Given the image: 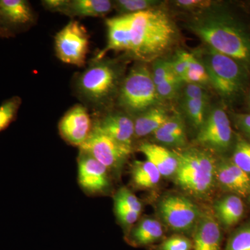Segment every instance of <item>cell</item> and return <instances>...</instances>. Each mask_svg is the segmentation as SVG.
<instances>
[{
	"label": "cell",
	"mask_w": 250,
	"mask_h": 250,
	"mask_svg": "<svg viewBox=\"0 0 250 250\" xmlns=\"http://www.w3.org/2000/svg\"><path fill=\"white\" fill-rule=\"evenodd\" d=\"M210 9L193 18L189 22V29L207 47L235 59L250 71V33L232 15Z\"/></svg>",
	"instance_id": "1"
},
{
	"label": "cell",
	"mask_w": 250,
	"mask_h": 250,
	"mask_svg": "<svg viewBox=\"0 0 250 250\" xmlns=\"http://www.w3.org/2000/svg\"><path fill=\"white\" fill-rule=\"evenodd\" d=\"M129 27L128 54L142 62H151L167 52L173 43L176 29L169 16L159 9L123 15Z\"/></svg>",
	"instance_id": "2"
},
{
	"label": "cell",
	"mask_w": 250,
	"mask_h": 250,
	"mask_svg": "<svg viewBox=\"0 0 250 250\" xmlns=\"http://www.w3.org/2000/svg\"><path fill=\"white\" fill-rule=\"evenodd\" d=\"M179 166L174 182L182 190L198 197L208 195L216 184L217 162L210 153L197 148L177 152Z\"/></svg>",
	"instance_id": "3"
},
{
	"label": "cell",
	"mask_w": 250,
	"mask_h": 250,
	"mask_svg": "<svg viewBox=\"0 0 250 250\" xmlns=\"http://www.w3.org/2000/svg\"><path fill=\"white\" fill-rule=\"evenodd\" d=\"M210 83L217 93L228 103H233L246 90L250 71L241 62L207 47L201 52Z\"/></svg>",
	"instance_id": "4"
},
{
	"label": "cell",
	"mask_w": 250,
	"mask_h": 250,
	"mask_svg": "<svg viewBox=\"0 0 250 250\" xmlns=\"http://www.w3.org/2000/svg\"><path fill=\"white\" fill-rule=\"evenodd\" d=\"M118 72L111 62L93 60L77 78L76 88L81 98L93 106L103 104L116 90Z\"/></svg>",
	"instance_id": "5"
},
{
	"label": "cell",
	"mask_w": 250,
	"mask_h": 250,
	"mask_svg": "<svg viewBox=\"0 0 250 250\" xmlns=\"http://www.w3.org/2000/svg\"><path fill=\"white\" fill-rule=\"evenodd\" d=\"M119 101L126 111L138 114L157 106L156 85L146 65H136L130 70L120 88Z\"/></svg>",
	"instance_id": "6"
},
{
	"label": "cell",
	"mask_w": 250,
	"mask_h": 250,
	"mask_svg": "<svg viewBox=\"0 0 250 250\" xmlns=\"http://www.w3.org/2000/svg\"><path fill=\"white\" fill-rule=\"evenodd\" d=\"M89 48V36L79 21L72 20L56 34L54 49L59 60L82 67L85 65Z\"/></svg>",
	"instance_id": "7"
},
{
	"label": "cell",
	"mask_w": 250,
	"mask_h": 250,
	"mask_svg": "<svg viewBox=\"0 0 250 250\" xmlns=\"http://www.w3.org/2000/svg\"><path fill=\"white\" fill-rule=\"evenodd\" d=\"M235 141L231 122L225 110L218 106L208 111L198 130L197 143L208 150L224 154L233 147Z\"/></svg>",
	"instance_id": "8"
},
{
	"label": "cell",
	"mask_w": 250,
	"mask_h": 250,
	"mask_svg": "<svg viewBox=\"0 0 250 250\" xmlns=\"http://www.w3.org/2000/svg\"><path fill=\"white\" fill-rule=\"evenodd\" d=\"M158 210L164 223L172 231L181 233L193 231L201 215L192 200L177 194L164 197L159 203Z\"/></svg>",
	"instance_id": "9"
},
{
	"label": "cell",
	"mask_w": 250,
	"mask_h": 250,
	"mask_svg": "<svg viewBox=\"0 0 250 250\" xmlns=\"http://www.w3.org/2000/svg\"><path fill=\"white\" fill-rule=\"evenodd\" d=\"M80 148L93 156L108 171L119 170L132 152V148L117 142L94 125L89 137Z\"/></svg>",
	"instance_id": "10"
},
{
	"label": "cell",
	"mask_w": 250,
	"mask_h": 250,
	"mask_svg": "<svg viewBox=\"0 0 250 250\" xmlns=\"http://www.w3.org/2000/svg\"><path fill=\"white\" fill-rule=\"evenodd\" d=\"M35 21V13L27 0H0V24L11 37L27 31Z\"/></svg>",
	"instance_id": "11"
},
{
	"label": "cell",
	"mask_w": 250,
	"mask_h": 250,
	"mask_svg": "<svg viewBox=\"0 0 250 250\" xmlns=\"http://www.w3.org/2000/svg\"><path fill=\"white\" fill-rule=\"evenodd\" d=\"M93 126L88 110L83 105L77 104L62 117L59 131L65 141L80 147L89 137Z\"/></svg>",
	"instance_id": "12"
},
{
	"label": "cell",
	"mask_w": 250,
	"mask_h": 250,
	"mask_svg": "<svg viewBox=\"0 0 250 250\" xmlns=\"http://www.w3.org/2000/svg\"><path fill=\"white\" fill-rule=\"evenodd\" d=\"M78 181L84 191L100 193L109 187L108 170L89 154L81 150L78 158Z\"/></svg>",
	"instance_id": "13"
},
{
	"label": "cell",
	"mask_w": 250,
	"mask_h": 250,
	"mask_svg": "<svg viewBox=\"0 0 250 250\" xmlns=\"http://www.w3.org/2000/svg\"><path fill=\"white\" fill-rule=\"evenodd\" d=\"M216 183L223 190L237 196L250 195V177L231 159H223L217 162Z\"/></svg>",
	"instance_id": "14"
},
{
	"label": "cell",
	"mask_w": 250,
	"mask_h": 250,
	"mask_svg": "<svg viewBox=\"0 0 250 250\" xmlns=\"http://www.w3.org/2000/svg\"><path fill=\"white\" fill-rule=\"evenodd\" d=\"M221 229L215 215L201 213L193 231V250H222Z\"/></svg>",
	"instance_id": "15"
},
{
	"label": "cell",
	"mask_w": 250,
	"mask_h": 250,
	"mask_svg": "<svg viewBox=\"0 0 250 250\" xmlns=\"http://www.w3.org/2000/svg\"><path fill=\"white\" fill-rule=\"evenodd\" d=\"M94 126L117 142L132 148L134 138V121L127 115L113 113L104 117Z\"/></svg>",
	"instance_id": "16"
},
{
	"label": "cell",
	"mask_w": 250,
	"mask_h": 250,
	"mask_svg": "<svg viewBox=\"0 0 250 250\" xmlns=\"http://www.w3.org/2000/svg\"><path fill=\"white\" fill-rule=\"evenodd\" d=\"M139 150L146 156L147 161L155 166L161 177H174L179 166V158L176 152L159 145L147 143H143Z\"/></svg>",
	"instance_id": "17"
},
{
	"label": "cell",
	"mask_w": 250,
	"mask_h": 250,
	"mask_svg": "<svg viewBox=\"0 0 250 250\" xmlns=\"http://www.w3.org/2000/svg\"><path fill=\"white\" fill-rule=\"evenodd\" d=\"M108 31L107 45L97 54L94 60H100L104 57L108 51L129 50L130 38L129 27L124 16L109 18L106 21Z\"/></svg>",
	"instance_id": "18"
},
{
	"label": "cell",
	"mask_w": 250,
	"mask_h": 250,
	"mask_svg": "<svg viewBox=\"0 0 250 250\" xmlns=\"http://www.w3.org/2000/svg\"><path fill=\"white\" fill-rule=\"evenodd\" d=\"M244 205L241 197L229 195L218 200L214 205V215L225 229L235 226L243 218Z\"/></svg>",
	"instance_id": "19"
},
{
	"label": "cell",
	"mask_w": 250,
	"mask_h": 250,
	"mask_svg": "<svg viewBox=\"0 0 250 250\" xmlns=\"http://www.w3.org/2000/svg\"><path fill=\"white\" fill-rule=\"evenodd\" d=\"M164 236L160 222L152 218H143L129 233L128 243L134 247H146L159 241Z\"/></svg>",
	"instance_id": "20"
},
{
	"label": "cell",
	"mask_w": 250,
	"mask_h": 250,
	"mask_svg": "<svg viewBox=\"0 0 250 250\" xmlns=\"http://www.w3.org/2000/svg\"><path fill=\"white\" fill-rule=\"evenodd\" d=\"M113 8L109 0H69L62 14L70 17H104Z\"/></svg>",
	"instance_id": "21"
},
{
	"label": "cell",
	"mask_w": 250,
	"mask_h": 250,
	"mask_svg": "<svg viewBox=\"0 0 250 250\" xmlns=\"http://www.w3.org/2000/svg\"><path fill=\"white\" fill-rule=\"evenodd\" d=\"M167 111L155 106L138 115L134 121V137H146L153 134L169 118Z\"/></svg>",
	"instance_id": "22"
},
{
	"label": "cell",
	"mask_w": 250,
	"mask_h": 250,
	"mask_svg": "<svg viewBox=\"0 0 250 250\" xmlns=\"http://www.w3.org/2000/svg\"><path fill=\"white\" fill-rule=\"evenodd\" d=\"M159 171L149 161H136L131 167L133 183L141 188H152L160 182Z\"/></svg>",
	"instance_id": "23"
},
{
	"label": "cell",
	"mask_w": 250,
	"mask_h": 250,
	"mask_svg": "<svg viewBox=\"0 0 250 250\" xmlns=\"http://www.w3.org/2000/svg\"><path fill=\"white\" fill-rule=\"evenodd\" d=\"M208 100L183 99L182 105L184 113L187 115L192 126L200 129L205 123L208 112H207Z\"/></svg>",
	"instance_id": "24"
},
{
	"label": "cell",
	"mask_w": 250,
	"mask_h": 250,
	"mask_svg": "<svg viewBox=\"0 0 250 250\" xmlns=\"http://www.w3.org/2000/svg\"><path fill=\"white\" fill-rule=\"evenodd\" d=\"M231 160L250 177V142L241 136L236 138Z\"/></svg>",
	"instance_id": "25"
},
{
	"label": "cell",
	"mask_w": 250,
	"mask_h": 250,
	"mask_svg": "<svg viewBox=\"0 0 250 250\" xmlns=\"http://www.w3.org/2000/svg\"><path fill=\"white\" fill-rule=\"evenodd\" d=\"M22 104V99L12 97L5 100L0 105V132L7 129L17 118L18 111Z\"/></svg>",
	"instance_id": "26"
},
{
	"label": "cell",
	"mask_w": 250,
	"mask_h": 250,
	"mask_svg": "<svg viewBox=\"0 0 250 250\" xmlns=\"http://www.w3.org/2000/svg\"><path fill=\"white\" fill-rule=\"evenodd\" d=\"M182 80L184 83L201 85L210 83L205 65L200 59L195 57V54H193L187 73L182 77Z\"/></svg>",
	"instance_id": "27"
},
{
	"label": "cell",
	"mask_w": 250,
	"mask_h": 250,
	"mask_svg": "<svg viewBox=\"0 0 250 250\" xmlns=\"http://www.w3.org/2000/svg\"><path fill=\"white\" fill-rule=\"evenodd\" d=\"M159 4L160 1L154 0H118L114 1L113 6L122 15H126L155 9Z\"/></svg>",
	"instance_id": "28"
},
{
	"label": "cell",
	"mask_w": 250,
	"mask_h": 250,
	"mask_svg": "<svg viewBox=\"0 0 250 250\" xmlns=\"http://www.w3.org/2000/svg\"><path fill=\"white\" fill-rule=\"evenodd\" d=\"M224 250H250V223L237 229L230 235Z\"/></svg>",
	"instance_id": "29"
},
{
	"label": "cell",
	"mask_w": 250,
	"mask_h": 250,
	"mask_svg": "<svg viewBox=\"0 0 250 250\" xmlns=\"http://www.w3.org/2000/svg\"><path fill=\"white\" fill-rule=\"evenodd\" d=\"M184 82L177 77H172L156 85V93L159 101L170 100L177 95Z\"/></svg>",
	"instance_id": "30"
},
{
	"label": "cell",
	"mask_w": 250,
	"mask_h": 250,
	"mask_svg": "<svg viewBox=\"0 0 250 250\" xmlns=\"http://www.w3.org/2000/svg\"><path fill=\"white\" fill-rule=\"evenodd\" d=\"M155 132L164 135L187 137L183 120L177 114L173 116H169L167 121L161 125V127Z\"/></svg>",
	"instance_id": "31"
},
{
	"label": "cell",
	"mask_w": 250,
	"mask_h": 250,
	"mask_svg": "<svg viewBox=\"0 0 250 250\" xmlns=\"http://www.w3.org/2000/svg\"><path fill=\"white\" fill-rule=\"evenodd\" d=\"M152 76L154 84H160L162 82L177 77L172 70L171 61L157 60L153 65Z\"/></svg>",
	"instance_id": "32"
},
{
	"label": "cell",
	"mask_w": 250,
	"mask_h": 250,
	"mask_svg": "<svg viewBox=\"0 0 250 250\" xmlns=\"http://www.w3.org/2000/svg\"><path fill=\"white\" fill-rule=\"evenodd\" d=\"M114 202L138 213H141L142 211V204L138 197L126 188H121L116 192L114 197Z\"/></svg>",
	"instance_id": "33"
},
{
	"label": "cell",
	"mask_w": 250,
	"mask_h": 250,
	"mask_svg": "<svg viewBox=\"0 0 250 250\" xmlns=\"http://www.w3.org/2000/svg\"><path fill=\"white\" fill-rule=\"evenodd\" d=\"M192 57L193 54L187 51L181 50L177 52L173 60L171 61L174 75L180 80L187 73Z\"/></svg>",
	"instance_id": "34"
},
{
	"label": "cell",
	"mask_w": 250,
	"mask_h": 250,
	"mask_svg": "<svg viewBox=\"0 0 250 250\" xmlns=\"http://www.w3.org/2000/svg\"><path fill=\"white\" fill-rule=\"evenodd\" d=\"M192 242L182 236H174L167 238L156 246L154 250H191Z\"/></svg>",
	"instance_id": "35"
},
{
	"label": "cell",
	"mask_w": 250,
	"mask_h": 250,
	"mask_svg": "<svg viewBox=\"0 0 250 250\" xmlns=\"http://www.w3.org/2000/svg\"><path fill=\"white\" fill-rule=\"evenodd\" d=\"M114 206L117 218L123 226H131L139 220L141 213L129 209L124 206L116 203V202H114Z\"/></svg>",
	"instance_id": "36"
},
{
	"label": "cell",
	"mask_w": 250,
	"mask_h": 250,
	"mask_svg": "<svg viewBox=\"0 0 250 250\" xmlns=\"http://www.w3.org/2000/svg\"><path fill=\"white\" fill-rule=\"evenodd\" d=\"M183 99L208 100V95L201 85L187 83L184 88Z\"/></svg>",
	"instance_id": "37"
},
{
	"label": "cell",
	"mask_w": 250,
	"mask_h": 250,
	"mask_svg": "<svg viewBox=\"0 0 250 250\" xmlns=\"http://www.w3.org/2000/svg\"><path fill=\"white\" fill-rule=\"evenodd\" d=\"M179 7L188 10L202 9L204 11L210 9L213 4L211 1L207 0H177L174 1Z\"/></svg>",
	"instance_id": "38"
},
{
	"label": "cell",
	"mask_w": 250,
	"mask_h": 250,
	"mask_svg": "<svg viewBox=\"0 0 250 250\" xmlns=\"http://www.w3.org/2000/svg\"><path fill=\"white\" fill-rule=\"evenodd\" d=\"M232 119L236 127L250 141V114L232 113Z\"/></svg>",
	"instance_id": "39"
},
{
	"label": "cell",
	"mask_w": 250,
	"mask_h": 250,
	"mask_svg": "<svg viewBox=\"0 0 250 250\" xmlns=\"http://www.w3.org/2000/svg\"><path fill=\"white\" fill-rule=\"evenodd\" d=\"M68 1L69 0H44L42 1V4L46 9L62 14Z\"/></svg>",
	"instance_id": "40"
},
{
	"label": "cell",
	"mask_w": 250,
	"mask_h": 250,
	"mask_svg": "<svg viewBox=\"0 0 250 250\" xmlns=\"http://www.w3.org/2000/svg\"><path fill=\"white\" fill-rule=\"evenodd\" d=\"M0 38L2 39H7V38H11V35L5 30L4 28L0 24Z\"/></svg>",
	"instance_id": "41"
},
{
	"label": "cell",
	"mask_w": 250,
	"mask_h": 250,
	"mask_svg": "<svg viewBox=\"0 0 250 250\" xmlns=\"http://www.w3.org/2000/svg\"><path fill=\"white\" fill-rule=\"evenodd\" d=\"M248 107H249V108L250 109V93H249V95H248Z\"/></svg>",
	"instance_id": "42"
},
{
	"label": "cell",
	"mask_w": 250,
	"mask_h": 250,
	"mask_svg": "<svg viewBox=\"0 0 250 250\" xmlns=\"http://www.w3.org/2000/svg\"><path fill=\"white\" fill-rule=\"evenodd\" d=\"M248 199H249V202L250 203V195H249V196H248Z\"/></svg>",
	"instance_id": "43"
}]
</instances>
